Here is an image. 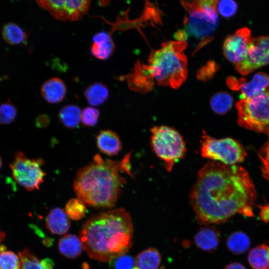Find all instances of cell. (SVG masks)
I'll use <instances>...</instances> for the list:
<instances>
[{"instance_id":"cell-17","label":"cell","mask_w":269,"mask_h":269,"mask_svg":"<svg viewBox=\"0 0 269 269\" xmlns=\"http://www.w3.org/2000/svg\"><path fill=\"white\" fill-rule=\"evenodd\" d=\"M220 234L215 226H211L201 228L194 236L196 246L206 252H213L218 246Z\"/></svg>"},{"instance_id":"cell-5","label":"cell","mask_w":269,"mask_h":269,"mask_svg":"<svg viewBox=\"0 0 269 269\" xmlns=\"http://www.w3.org/2000/svg\"><path fill=\"white\" fill-rule=\"evenodd\" d=\"M217 2L214 0L181 1L186 11L183 22L187 39L190 37L198 41L194 53L213 39L212 34L218 21Z\"/></svg>"},{"instance_id":"cell-37","label":"cell","mask_w":269,"mask_h":269,"mask_svg":"<svg viewBox=\"0 0 269 269\" xmlns=\"http://www.w3.org/2000/svg\"><path fill=\"white\" fill-rule=\"evenodd\" d=\"M49 123V118L46 115H39L36 120V125L38 128L46 127Z\"/></svg>"},{"instance_id":"cell-9","label":"cell","mask_w":269,"mask_h":269,"mask_svg":"<svg viewBox=\"0 0 269 269\" xmlns=\"http://www.w3.org/2000/svg\"><path fill=\"white\" fill-rule=\"evenodd\" d=\"M44 162L38 158L30 159L23 152L17 151L9 165L12 176L16 182L26 190L39 189L46 173L42 169Z\"/></svg>"},{"instance_id":"cell-32","label":"cell","mask_w":269,"mask_h":269,"mask_svg":"<svg viewBox=\"0 0 269 269\" xmlns=\"http://www.w3.org/2000/svg\"><path fill=\"white\" fill-rule=\"evenodd\" d=\"M100 112L97 109L88 107L82 111L81 122L86 127H93L98 123Z\"/></svg>"},{"instance_id":"cell-21","label":"cell","mask_w":269,"mask_h":269,"mask_svg":"<svg viewBox=\"0 0 269 269\" xmlns=\"http://www.w3.org/2000/svg\"><path fill=\"white\" fill-rule=\"evenodd\" d=\"M248 260L253 269H269V246L261 244L249 252Z\"/></svg>"},{"instance_id":"cell-33","label":"cell","mask_w":269,"mask_h":269,"mask_svg":"<svg viewBox=\"0 0 269 269\" xmlns=\"http://www.w3.org/2000/svg\"><path fill=\"white\" fill-rule=\"evenodd\" d=\"M218 68V64L214 61H209L198 70L197 78L199 80L206 82L214 76Z\"/></svg>"},{"instance_id":"cell-25","label":"cell","mask_w":269,"mask_h":269,"mask_svg":"<svg viewBox=\"0 0 269 269\" xmlns=\"http://www.w3.org/2000/svg\"><path fill=\"white\" fill-rule=\"evenodd\" d=\"M226 244L230 252L236 255H241L249 249L250 240L243 232L236 231L228 237Z\"/></svg>"},{"instance_id":"cell-24","label":"cell","mask_w":269,"mask_h":269,"mask_svg":"<svg viewBox=\"0 0 269 269\" xmlns=\"http://www.w3.org/2000/svg\"><path fill=\"white\" fill-rule=\"evenodd\" d=\"M81 113L82 111L78 106L68 105L61 109L58 114V119L65 127L75 129L81 122Z\"/></svg>"},{"instance_id":"cell-38","label":"cell","mask_w":269,"mask_h":269,"mask_svg":"<svg viewBox=\"0 0 269 269\" xmlns=\"http://www.w3.org/2000/svg\"><path fill=\"white\" fill-rule=\"evenodd\" d=\"M224 269H246V268L240 263H232L227 265Z\"/></svg>"},{"instance_id":"cell-43","label":"cell","mask_w":269,"mask_h":269,"mask_svg":"<svg viewBox=\"0 0 269 269\" xmlns=\"http://www.w3.org/2000/svg\"></svg>"},{"instance_id":"cell-23","label":"cell","mask_w":269,"mask_h":269,"mask_svg":"<svg viewBox=\"0 0 269 269\" xmlns=\"http://www.w3.org/2000/svg\"><path fill=\"white\" fill-rule=\"evenodd\" d=\"M84 95L91 106H97L103 104L108 99L109 91L105 84L96 82L87 87Z\"/></svg>"},{"instance_id":"cell-7","label":"cell","mask_w":269,"mask_h":269,"mask_svg":"<svg viewBox=\"0 0 269 269\" xmlns=\"http://www.w3.org/2000/svg\"><path fill=\"white\" fill-rule=\"evenodd\" d=\"M238 123L258 133L269 134V88L251 98L237 102Z\"/></svg>"},{"instance_id":"cell-12","label":"cell","mask_w":269,"mask_h":269,"mask_svg":"<svg viewBox=\"0 0 269 269\" xmlns=\"http://www.w3.org/2000/svg\"><path fill=\"white\" fill-rule=\"evenodd\" d=\"M252 39L248 28L238 29L228 36L224 42L223 51L225 57L234 65L240 63L245 57Z\"/></svg>"},{"instance_id":"cell-26","label":"cell","mask_w":269,"mask_h":269,"mask_svg":"<svg viewBox=\"0 0 269 269\" xmlns=\"http://www.w3.org/2000/svg\"><path fill=\"white\" fill-rule=\"evenodd\" d=\"M233 99L226 92H220L213 95L210 99V105L212 111L217 114L224 115L232 108Z\"/></svg>"},{"instance_id":"cell-29","label":"cell","mask_w":269,"mask_h":269,"mask_svg":"<svg viewBox=\"0 0 269 269\" xmlns=\"http://www.w3.org/2000/svg\"><path fill=\"white\" fill-rule=\"evenodd\" d=\"M21 269H46L41 260H39L27 249L19 252Z\"/></svg>"},{"instance_id":"cell-20","label":"cell","mask_w":269,"mask_h":269,"mask_svg":"<svg viewBox=\"0 0 269 269\" xmlns=\"http://www.w3.org/2000/svg\"><path fill=\"white\" fill-rule=\"evenodd\" d=\"M83 249L80 239L75 235H65L59 240L58 250L62 255L67 258H77L81 255Z\"/></svg>"},{"instance_id":"cell-44","label":"cell","mask_w":269,"mask_h":269,"mask_svg":"<svg viewBox=\"0 0 269 269\" xmlns=\"http://www.w3.org/2000/svg\"></svg>"},{"instance_id":"cell-13","label":"cell","mask_w":269,"mask_h":269,"mask_svg":"<svg viewBox=\"0 0 269 269\" xmlns=\"http://www.w3.org/2000/svg\"><path fill=\"white\" fill-rule=\"evenodd\" d=\"M226 83L232 90L241 92V99H249L268 88L269 75L264 72H258L249 81H247L244 78L230 76L227 78Z\"/></svg>"},{"instance_id":"cell-8","label":"cell","mask_w":269,"mask_h":269,"mask_svg":"<svg viewBox=\"0 0 269 269\" xmlns=\"http://www.w3.org/2000/svg\"><path fill=\"white\" fill-rule=\"evenodd\" d=\"M200 151L205 158L229 165L242 162L247 155L238 141L230 137L215 138L205 132L202 136Z\"/></svg>"},{"instance_id":"cell-31","label":"cell","mask_w":269,"mask_h":269,"mask_svg":"<svg viewBox=\"0 0 269 269\" xmlns=\"http://www.w3.org/2000/svg\"><path fill=\"white\" fill-rule=\"evenodd\" d=\"M17 114L16 108L10 103L0 105V124L7 125L11 123Z\"/></svg>"},{"instance_id":"cell-36","label":"cell","mask_w":269,"mask_h":269,"mask_svg":"<svg viewBox=\"0 0 269 269\" xmlns=\"http://www.w3.org/2000/svg\"><path fill=\"white\" fill-rule=\"evenodd\" d=\"M260 217L261 220L266 223H269V205L260 206Z\"/></svg>"},{"instance_id":"cell-19","label":"cell","mask_w":269,"mask_h":269,"mask_svg":"<svg viewBox=\"0 0 269 269\" xmlns=\"http://www.w3.org/2000/svg\"><path fill=\"white\" fill-rule=\"evenodd\" d=\"M96 142L99 149L109 156L117 155L122 149L119 136L111 130L100 131L97 136Z\"/></svg>"},{"instance_id":"cell-10","label":"cell","mask_w":269,"mask_h":269,"mask_svg":"<svg viewBox=\"0 0 269 269\" xmlns=\"http://www.w3.org/2000/svg\"><path fill=\"white\" fill-rule=\"evenodd\" d=\"M36 2L55 19L67 22L81 19L88 11L91 1L86 0H37Z\"/></svg>"},{"instance_id":"cell-22","label":"cell","mask_w":269,"mask_h":269,"mask_svg":"<svg viewBox=\"0 0 269 269\" xmlns=\"http://www.w3.org/2000/svg\"><path fill=\"white\" fill-rule=\"evenodd\" d=\"M161 256L154 248H148L136 257L135 265L139 269H157L160 265Z\"/></svg>"},{"instance_id":"cell-34","label":"cell","mask_w":269,"mask_h":269,"mask_svg":"<svg viewBox=\"0 0 269 269\" xmlns=\"http://www.w3.org/2000/svg\"><path fill=\"white\" fill-rule=\"evenodd\" d=\"M217 11L223 16L229 17L236 13L237 9V3L231 0L218 1Z\"/></svg>"},{"instance_id":"cell-30","label":"cell","mask_w":269,"mask_h":269,"mask_svg":"<svg viewBox=\"0 0 269 269\" xmlns=\"http://www.w3.org/2000/svg\"><path fill=\"white\" fill-rule=\"evenodd\" d=\"M20 268L19 256L11 251L0 252V269H20Z\"/></svg>"},{"instance_id":"cell-14","label":"cell","mask_w":269,"mask_h":269,"mask_svg":"<svg viewBox=\"0 0 269 269\" xmlns=\"http://www.w3.org/2000/svg\"><path fill=\"white\" fill-rule=\"evenodd\" d=\"M130 89L139 92L149 91L153 86L154 80L150 74L146 65L138 61L135 63L133 71L126 76Z\"/></svg>"},{"instance_id":"cell-2","label":"cell","mask_w":269,"mask_h":269,"mask_svg":"<svg viewBox=\"0 0 269 269\" xmlns=\"http://www.w3.org/2000/svg\"><path fill=\"white\" fill-rule=\"evenodd\" d=\"M133 232L129 213L120 208L91 216L83 225L80 239L90 258L112 262L129 251Z\"/></svg>"},{"instance_id":"cell-27","label":"cell","mask_w":269,"mask_h":269,"mask_svg":"<svg viewBox=\"0 0 269 269\" xmlns=\"http://www.w3.org/2000/svg\"><path fill=\"white\" fill-rule=\"evenodd\" d=\"M4 40L8 44L17 45L24 42L27 38V34L17 24L8 23L4 25L2 30Z\"/></svg>"},{"instance_id":"cell-28","label":"cell","mask_w":269,"mask_h":269,"mask_svg":"<svg viewBox=\"0 0 269 269\" xmlns=\"http://www.w3.org/2000/svg\"><path fill=\"white\" fill-rule=\"evenodd\" d=\"M65 212L71 219L79 220L85 215V204L78 198L71 199L65 205Z\"/></svg>"},{"instance_id":"cell-39","label":"cell","mask_w":269,"mask_h":269,"mask_svg":"<svg viewBox=\"0 0 269 269\" xmlns=\"http://www.w3.org/2000/svg\"><path fill=\"white\" fill-rule=\"evenodd\" d=\"M5 234L0 230V252L5 251V247L2 245V242L4 239Z\"/></svg>"},{"instance_id":"cell-3","label":"cell","mask_w":269,"mask_h":269,"mask_svg":"<svg viewBox=\"0 0 269 269\" xmlns=\"http://www.w3.org/2000/svg\"><path fill=\"white\" fill-rule=\"evenodd\" d=\"M122 171H124L122 161L105 159L95 154L75 177L73 188L77 198L93 208H113L126 182L120 175Z\"/></svg>"},{"instance_id":"cell-41","label":"cell","mask_w":269,"mask_h":269,"mask_svg":"<svg viewBox=\"0 0 269 269\" xmlns=\"http://www.w3.org/2000/svg\"><path fill=\"white\" fill-rule=\"evenodd\" d=\"M1 165H2V162H1V159L0 157V168H1Z\"/></svg>"},{"instance_id":"cell-4","label":"cell","mask_w":269,"mask_h":269,"mask_svg":"<svg viewBox=\"0 0 269 269\" xmlns=\"http://www.w3.org/2000/svg\"><path fill=\"white\" fill-rule=\"evenodd\" d=\"M187 47L186 41H169L150 53L147 68L159 85L178 88L185 81L187 59L184 51Z\"/></svg>"},{"instance_id":"cell-11","label":"cell","mask_w":269,"mask_h":269,"mask_svg":"<svg viewBox=\"0 0 269 269\" xmlns=\"http://www.w3.org/2000/svg\"><path fill=\"white\" fill-rule=\"evenodd\" d=\"M269 36L252 38L244 58L235 65L237 71L248 75L257 68L269 64Z\"/></svg>"},{"instance_id":"cell-6","label":"cell","mask_w":269,"mask_h":269,"mask_svg":"<svg viewBox=\"0 0 269 269\" xmlns=\"http://www.w3.org/2000/svg\"><path fill=\"white\" fill-rule=\"evenodd\" d=\"M150 130L152 148L170 172L175 163L185 155L186 147L183 138L176 130L166 126H155Z\"/></svg>"},{"instance_id":"cell-15","label":"cell","mask_w":269,"mask_h":269,"mask_svg":"<svg viewBox=\"0 0 269 269\" xmlns=\"http://www.w3.org/2000/svg\"><path fill=\"white\" fill-rule=\"evenodd\" d=\"M92 40L90 52L94 57L99 60H106L112 55L115 45L110 32H97L93 36Z\"/></svg>"},{"instance_id":"cell-16","label":"cell","mask_w":269,"mask_h":269,"mask_svg":"<svg viewBox=\"0 0 269 269\" xmlns=\"http://www.w3.org/2000/svg\"><path fill=\"white\" fill-rule=\"evenodd\" d=\"M40 91L42 98L47 102L57 104L64 99L67 89L64 82L61 79L52 77L43 83Z\"/></svg>"},{"instance_id":"cell-35","label":"cell","mask_w":269,"mask_h":269,"mask_svg":"<svg viewBox=\"0 0 269 269\" xmlns=\"http://www.w3.org/2000/svg\"><path fill=\"white\" fill-rule=\"evenodd\" d=\"M115 269H133L135 266V261L132 257L126 254L120 256L113 260Z\"/></svg>"},{"instance_id":"cell-42","label":"cell","mask_w":269,"mask_h":269,"mask_svg":"<svg viewBox=\"0 0 269 269\" xmlns=\"http://www.w3.org/2000/svg\"><path fill=\"white\" fill-rule=\"evenodd\" d=\"M133 269H139L137 268V267H135Z\"/></svg>"},{"instance_id":"cell-1","label":"cell","mask_w":269,"mask_h":269,"mask_svg":"<svg viewBox=\"0 0 269 269\" xmlns=\"http://www.w3.org/2000/svg\"><path fill=\"white\" fill-rule=\"evenodd\" d=\"M256 197L254 183L244 168L216 161L208 162L201 168L190 193L195 219L206 225L226 222L236 214L252 217Z\"/></svg>"},{"instance_id":"cell-40","label":"cell","mask_w":269,"mask_h":269,"mask_svg":"<svg viewBox=\"0 0 269 269\" xmlns=\"http://www.w3.org/2000/svg\"><path fill=\"white\" fill-rule=\"evenodd\" d=\"M109 2L110 1L109 0H101L99 1V4L103 6H106Z\"/></svg>"},{"instance_id":"cell-18","label":"cell","mask_w":269,"mask_h":269,"mask_svg":"<svg viewBox=\"0 0 269 269\" xmlns=\"http://www.w3.org/2000/svg\"><path fill=\"white\" fill-rule=\"evenodd\" d=\"M46 226L52 233L61 235L65 234L70 226L69 217L62 209L56 207L52 209L47 215Z\"/></svg>"}]
</instances>
